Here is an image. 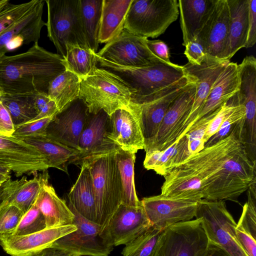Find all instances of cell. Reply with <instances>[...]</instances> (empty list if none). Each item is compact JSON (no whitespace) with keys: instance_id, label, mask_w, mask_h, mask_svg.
Listing matches in <instances>:
<instances>
[{"instance_id":"obj_48","label":"cell","mask_w":256,"mask_h":256,"mask_svg":"<svg viewBox=\"0 0 256 256\" xmlns=\"http://www.w3.org/2000/svg\"><path fill=\"white\" fill-rule=\"evenodd\" d=\"M184 46V54L188 63L194 66L201 65L207 56L202 45L196 39L188 42Z\"/></svg>"},{"instance_id":"obj_29","label":"cell","mask_w":256,"mask_h":256,"mask_svg":"<svg viewBox=\"0 0 256 256\" xmlns=\"http://www.w3.org/2000/svg\"><path fill=\"white\" fill-rule=\"evenodd\" d=\"M186 136L176 140L164 150H154L146 152L144 166L157 174L166 176L172 168L190 156Z\"/></svg>"},{"instance_id":"obj_9","label":"cell","mask_w":256,"mask_h":256,"mask_svg":"<svg viewBox=\"0 0 256 256\" xmlns=\"http://www.w3.org/2000/svg\"><path fill=\"white\" fill-rule=\"evenodd\" d=\"M208 244L200 218L180 222L165 229L156 256H202Z\"/></svg>"},{"instance_id":"obj_50","label":"cell","mask_w":256,"mask_h":256,"mask_svg":"<svg viewBox=\"0 0 256 256\" xmlns=\"http://www.w3.org/2000/svg\"><path fill=\"white\" fill-rule=\"evenodd\" d=\"M146 45L150 52L158 58L167 64H172L170 60V52L168 46L164 42L160 40H146Z\"/></svg>"},{"instance_id":"obj_41","label":"cell","mask_w":256,"mask_h":256,"mask_svg":"<svg viewBox=\"0 0 256 256\" xmlns=\"http://www.w3.org/2000/svg\"><path fill=\"white\" fill-rule=\"evenodd\" d=\"M23 214L18 208L2 199L0 203V236L12 234Z\"/></svg>"},{"instance_id":"obj_28","label":"cell","mask_w":256,"mask_h":256,"mask_svg":"<svg viewBox=\"0 0 256 256\" xmlns=\"http://www.w3.org/2000/svg\"><path fill=\"white\" fill-rule=\"evenodd\" d=\"M230 12L228 38L223 59L230 60L245 47L248 32L249 0H226Z\"/></svg>"},{"instance_id":"obj_37","label":"cell","mask_w":256,"mask_h":256,"mask_svg":"<svg viewBox=\"0 0 256 256\" xmlns=\"http://www.w3.org/2000/svg\"><path fill=\"white\" fill-rule=\"evenodd\" d=\"M34 93L0 94V101L8 112L14 126L31 121L38 116Z\"/></svg>"},{"instance_id":"obj_57","label":"cell","mask_w":256,"mask_h":256,"mask_svg":"<svg viewBox=\"0 0 256 256\" xmlns=\"http://www.w3.org/2000/svg\"></svg>"},{"instance_id":"obj_38","label":"cell","mask_w":256,"mask_h":256,"mask_svg":"<svg viewBox=\"0 0 256 256\" xmlns=\"http://www.w3.org/2000/svg\"><path fill=\"white\" fill-rule=\"evenodd\" d=\"M63 64L66 70L74 74L80 80L92 74L97 67L95 54L89 48L80 46L68 48Z\"/></svg>"},{"instance_id":"obj_14","label":"cell","mask_w":256,"mask_h":256,"mask_svg":"<svg viewBox=\"0 0 256 256\" xmlns=\"http://www.w3.org/2000/svg\"><path fill=\"white\" fill-rule=\"evenodd\" d=\"M151 227L142 204L135 207L122 204L100 232V236L108 246L126 245Z\"/></svg>"},{"instance_id":"obj_11","label":"cell","mask_w":256,"mask_h":256,"mask_svg":"<svg viewBox=\"0 0 256 256\" xmlns=\"http://www.w3.org/2000/svg\"><path fill=\"white\" fill-rule=\"evenodd\" d=\"M148 39L124 29L96 54L106 60L124 66H142L164 63L148 49L146 45Z\"/></svg>"},{"instance_id":"obj_47","label":"cell","mask_w":256,"mask_h":256,"mask_svg":"<svg viewBox=\"0 0 256 256\" xmlns=\"http://www.w3.org/2000/svg\"><path fill=\"white\" fill-rule=\"evenodd\" d=\"M236 232L238 240L248 256H256V240L242 221L236 223Z\"/></svg>"},{"instance_id":"obj_8","label":"cell","mask_w":256,"mask_h":256,"mask_svg":"<svg viewBox=\"0 0 256 256\" xmlns=\"http://www.w3.org/2000/svg\"><path fill=\"white\" fill-rule=\"evenodd\" d=\"M195 218L201 220L209 242L220 246L230 256H248L238 240L236 223L224 200L202 199Z\"/></svg>"},{"instance_id":"obj_42","label":"cell","mask_w":256,"mask_h":256,"mask_svg":"<svg viewBox=\"0 0 256 256\" xmlns=\"http://www.w3.org/2000/svg\"><path fill=\"white\" fill-rule=\"evenodd\" d=\"M245 116V108L243 104L235 102L232 111L222 123L218 132L206 142L205 146L216 143L226 138L234 126Z\"/></svg>"},{"instance_id":"obj_49","label":"cell","mask_w":256,"mask_h":256,"mask_svg":"<svg viewBox=\"0 0 256 256\" xmlns=\"http://www.w3.org/2000/svg\"><path fill=\"white\" fill-rule=\"evenodd\" d=\"M256 42V0H249L248 32L245 48L252 47Z\"/></svg>"},{"instance_id":"obj_1","label":"cell","mask_w":256,"mask_h":256,"mask_svg":"<svg viewBox=\"0 0 256 256\" xmlns=\"http://www.w3.org/2000/svg\"><path fill=\"white\" fill-rule=\"evenodd\" d=\"M64 58L34 43L26 52L0 58V94H48L50 82L66 70Z\"/></svg>"},{"instance_id":"obj_22","label":"cell","mask_w":256,"mask_h":256,"mask_svg":"<svg viewBox=\"0 0 256 256\" xmlns=\"http://www.w3.org/2000/svg\"><path fill=\"white\" fill-rule=\"evenodd\" d=\"M110 131L108 137L114 144L134 154L144 150V139L136 111L118 109L110 116Z\"/></svg>"},{"instance_id":"obj_5","label":"cell","mask_w":256,"mask_h":256,"mask_svg":"<svg viewBox=\"0 0 256 256\" xmlns=\"http://www.w3.org/2000/svg\"><path fill=\"white\" fill-rule=\"evenodd\" d=\"M48 36L64 58L73 46L89 48L84 34L80 0H46Z\"/></svg>"},{"instance_id":"obj_32","label":"cell","mask_w":256,"mask_h":256,"mask_svg":"<svg viewBox=\"0 0 256 256\" xmlns=\"http://www.w3.org/2000/svg\"><path fill=\"white\" fill-rule=\"evenodd\" d=\"M37 148L46 158L50 168H54L67 172L66 164L78 154V151L69 148L46 136H38L20 139Z\"/></svg>"},{"instance_id":"obj_21","label":"cell","mask_w":256,"mask_h":256,"mask_svg":"<svg viewBox=\"0 0 256 256\" xmlns=\"http://www.w3.org/2000/svg\"><path fill=\"white\" fill-rule=\"evenodd\" d=\"M76 230V226L72 224L46 228L25 236L3 235L0 236V246L12 256H31Z\"/></svg>"},{"instance_id":"obj_25","label":"cell","mask_w":256,"mask_h":256,"mask_svg":"<svg viewBox=\"0 0 256 256\" xmlns=\"http://www.w3.org/2000/svg\"><path fill=\"white\" fill-rule=\"evenodd\" d=\"M48 176L44 180L34 203L44 218L46 228L72 224L74 214L48 184Z\"/></svg>"},{"instance_id":"obj_15","label":"cell","mask_w":256,"mask_h":256,"mask_svg":"<svg viewBox=\"0 0 256 256\" xmlns=\"http://www.w3.org/2000/svg\"><path fill=\"white\" fill-rule=\"evenodd\" d=\"M200 200L172 198L160 194L144 198L140 201L152 227L165 229L170 225L193 220Z\"/></svg>"},{"instance_id":"obj_6","label":"cell","mask_w":256,"mask_h":256,"mask_svg":"<svg viewBox=\"0 0 256 256\" xmlns=\"http://www.w3.org/2000/svg\"><path fill=\"white\" fill-rule=\"evenodd\" d=\"M179 15L177 0H132L124 29L154 38L163 34Z\"/></svg>"},{"instance_id":"obj_24","label":"cell","mask_w":256,"mask_h":256,"mask_svg":"<svg viewBox=\"0 0 256 256\" xmlns=\"http://www.w3.org/2000/svg\"><path fill=\"white\" fill-rule=\"evenodd\" d=\"M239 85L238 64L230 61L212 84L195 123L210 114L232 98L238 91Z\"/></svg>"},{"instance_id":"obj_40","label":"cell","mask_w":256,"mask_h":256,"mask_svg":"<svg viewBox=\"0 0 256 256\" xmlns=\"http://www.w3.org/2000/svg\"><path fill=\"white\" fill-rule=\"evenodd\" d=\"M46 228L44 218L34 204L22 216L18 226L12 234L21 236L40 232Z\"/></svg>"},{"instance_id":"obj_17","label":"cell","mask_w":256,"mask_h":256,"mask_svg":"<svg viewBox=\"0 0 256 256\" xmlns=\"http://www.w3.org/2000/svg\"><path fill=\"white\" fill-rule=\"evenodd\" d=\"M88 110L79 98L56 114L49 123L46 136L69 148L78 151V144L84 128Z\"/></svg>"},{"instance_id":"obj_31","label":"cell","mask_w":256,"mask_h":256,"mask_svg":"<svg viewBox=\"0 0 256 256\" xmlns=\"http://www.w3.org/2000/svg\"><path fill=\"white\" fill-rule=\"evenodd\" d=\"M68 198L69 202L78 214L96 223L94 195L91 176L86 166H80V173L68 194Z\"/></svg>"},{"instance_id":"obj_2","label":"cell","mask_w":256,"mask_h":256,"mask_svg":"<svg viewBox=\"0 0 256 256\" xmlns=\"http://www.w3.org/2000/svg\"><path fill=\"white\" fill-rule=\"evenodd\" d=\"M97 65L115 74L132 90V102L148 100L189 76L184 66L158 63L142 66H124L106 60L95 54Z\"/></svg>"},{"instance_id":"obj_58","label":"cell","mask_w":256,"mask_h":256,"mask_svg":"<svg viewBox=\"0 0 256 256\" xmlns=\"http://www.w3.org/2000/svg\"></svg>"},{"instance_id":"obj_34","label":"cell","mask_w":256,"mask_h":256,"mask_svg":"<svg viewBox=\"0 0 256 256\" xmlns=\"http://www.w3.org/2000/svg\"><path fill=\"white\" fill-rule=\"evenodd\" d=\"M80 78L74 74L65 70L54 78L49 84L48 94L57 106L58 112L66 109L78 98Z\"/></svg>"},{"instance_id":"obj_33","label":"cell","mask_w":256,"mask_h":256,"mask_svg":"<svg viewBox=\"0 0 256 256\" xmlns=\"http://www.w3.org/2000/svg\"><path fill=\"white\" fill-rule=\"evenodd\" d=\"M114 158L120 180L122 204L135 207L140 206L141 201L137 196L134 184L136 154L118 147L114 152Z\"/></svg>"},{"instance_id":"obj_13","label":"cell","mask_w":256,"mask_h":256,"mask_svg":"<svg viewBox=\"0 0 256 256\" xmlns=\"http://www.w3.org/2000/svg\"><path fill=\"white\" fill-rule=\"evenodd\" d=\"M110 116L103 110L88 112L78 144V154L70 162L80 166L94 158L115 151L118 146L108 137Z\"/></svg>"},{"instance_id":"obj_53","label":"cell","mask_w":256,"mask_h":256,"mask_svg":"<svg viewBox=\"0 0 256 256\" xmlns=\"http://www.w3.org/2000/svg\"><path fill=\"white\" fill-rule=\"evenodd\" d=\"M202 256H230L220 246L208 242V247Z\"/></svg>"},{"instance_id":"obj_56","label":"cell","mask_w":256,"mask_h":256,"mask_svg":"<svg viewBox=\"0 0 256 256\" xmlns=\"http://www.w3.org/2000/svg\"><path fill=\"white\" fill-rule=\"evenodd\" d=\"M10 170H9L8 169L0 166V174H10Z\"/></svg>"},{"instance_id":"obj_45","label":"cell","mask_w":256,"mask_h":256,"mask_svg":"<svg viewBox=\"0 0 256 256\" xmlns=\"http://www.w3.org/2000/svg\"><path fill=\"white\" fill-rule=\"evenodd\" d=\"M52 118L36 120L15 126L12 136L22 139L28 136H46L47 127Z\"/></svg>"},{"instance_id":"obj_52","label":"cell","mask_w":256,"mask_h":256,"mask_svg":"<svg viewBox=\"0 0 256 256\" xmlns=\"http://www.w3.org/2000/svg\"><path fill=\"white\" fill-rule=\"evenodd\" d=\"M31 256H80L66 250L54 247H48L42 250Z\"/></svg>"},{"instance_id":"obj_51","label":"cell","mask_w":256,"mask_h":256,"mask_svg":"<svg viewBox=\"0 0 256 256\" xmlns=\"http://www.w3.org/2000/svg\"><path fill=\"white\" fill-rule=\"evenodd\" d=\"M14 131V125L11 116L0 101V134L12 136Z\"/></svg>"},{"instance_id":"obj_30","label":"cell","mask_w":256,"mask_h":256,"mask_svg":"<svg viewBox=\"0 0 256 256\" xmlns=\"http://www.w3.org/2000/svg\"><path fill=\"white\" fill-rule=\"evenodd\" d=\"M132 0H103L98 36L99 43H107L124 30Z\"/></svg>"},{"instance_id":"obj_39","label":"cell","mask_w":256,"mask_h":256,"mask_svg":"<svg viewBox=\"0 0 256 256\" xmlns=\"http://www.w3.org/2000/svg\"><path fill=\"white\" fill-rule=\"evenodd\" d=\"M165 229L150 228L126 244L122 256H156Z\"/></svg>"},{"instance_id":"obj_54","label":"cell","mask_w":256,"mask_h":256,"mask_svg":"<svg viewBox=\"0 0 256 256\" xmlns=\"http://www.w3.org/2000/svg\"><path fill=\"white\" fill-rule=\"evenodd\" d=\"M10 4L9 0H0V14Z\"/></svg>"},{"instance_id":"obj_23","label":"cell","mask_w":256,"mask_h":256,"mask_svg":"<svg viewBox=\"0 0 256 256\" xmlns=\"http://www.w3.org/2000/svg\"><path fill=\"white\" fill-rule=\"evenodd\" d=\"M44 0H38L26 14L0 34V58L6 55L10 44L13 48L18 44L38 42L42 28L46 25L42 18Z\"/></svg>"},{"instance_id":"obj_27","label":"cell","mask_w":256,"mask_h":256,"mask_svg":"<svg viewBox=\"0 0 256 256\" xmlns=\"http://www.w3.org/2000/svg\"><path fill=\"white\" fill-rule=\"evenodd\" d=\"M216 0H178L183 46L196 40L208 19Z\"/></svg>"},{"instance_id":"obj_19","label":"cell","mask_w":256,"mask_h":256,"mask_svg":"<svg viewBox=\"0 0 256 256\" xmlns=\"http://www.w3.org/2000/svg\"><path fill=\"white\" fill-rule=\"evenodd\" d=\"M229 26L230 12L226 0H216L196 38L208 56L224 60Z\"/></svg>"},{"instance_id":"obj_35","label":"cell","mask_w":256,"mask_h":256,"mask_svg":"<svg viewBox=\"0 0 256 256\" xmlns=\"http://www.w3.org/2000/svg\"><path fill=\"white\" fill-rule=\"evenodd\" d=\"M240 85L235 94L236 102L242 104L246 113H256V58L245 57L238 64Z\"/></svg>"},{"instance_id":"obj_7","label":"cell","mask_w":256,"mask_h":256,"mask_svg":"<svg viewBox=\"0 0 256 256\" xmlns=\"http://www.w3.org/2000/svg\"><path fill=\"white\" fill-rule=\"evenodd\" d=\"M256 162L242 146L225 161L204 199L236 202L256 180Z\"/></svg>"},{"instance_id":"obj_44","label":"cell","mask_w":256,"mask_h":256,"mask_svg":"<svg viewBox=\"0 0 256 256\" xmlns=\"http://www.w3.org/2000/svg\"><path fill=\"white\" fill-rule=\"evenodd\" d=\"M256 180L248 189V200L242 207L240 218L256 238Z\"/></svg>"},{"instance_id":"obj_55","label":"cell","mask_w":256,"mask_h":256,"mask_svg":"<svg viewBox=\"0 0 256 256\" xmlns=\"http://www.w3.org/2000/svg\"><path fill=\"white\" fill-rule=\"evenodd\" d=\"M10 178V174H0V188Z\"/></svg>"},{"instance_id":"obj_46","label":"cell","mask_w":256,"mask_h":256,"mask_svg":"<svg viewBox=\"0 0 256 256\" xmlns=\"http://www.w3.org/2000/svg\"><path fill=\"white\" fill-rule=\"evenodd\" d=\"M234 104L235 102H230L228 100L215 111L213 117L208 126L204 136L206 144L212 136L218 132L222 123L232 111Z\"/></svg>"},{"instance_id":"obj_20","label":"cell","mask_w":256,"mask_h":256,"mask_svg":"<svg viewBox=\"0 0 256 256\" xmlns=\"http://www.w3.org/2000/svg\"><path fill=\"white\" fill-rule=\"evenodd\" d=\"M230 61L219 60L207 55L200 66L192 65L188 62L184 66L188 72L195 76L196 88L191 110L180 131L177 139L184 136L194 124L212 84Z\"/></svg>"},{"instance_id":"obj_16","label":"cell","mask_w":256,"mask_h":256,"mask_svg":"<svg viewBox=\"0 0 256 256\" xmlns=\"http://www.w3.org/2000/svg\"><path fill=\"white\" fill-rule=\"evenodd\" d=\"M0 166L12 171L18 177L50 168L46 159L37 148L13 136L0 134Z\"/></svg>"},{"instance_id":"obj_26","label":"cell","mask_w":256,"mask_h":256,"mask_svg":"<svg viewBox=\"0 0 256 256\" xmlns=\"http://www.w3.org/2000/svg\"><path fill=\"white\" fill-rule=\"evenodd\" d=\"M48 176L46 170L29 180L26 176L14 180L10 178L0 188L1 198L24 214L34 202L44 180Z\"/></svg>"},{"instance_id":"obj_36","label":"cell","mask_w":256,"mask_h":256,"mask_svg":"<svg viewBox=\"0 0 256 256\" xmlns=\"http://www.w3.org/2000/svg\"><path fill=\"white\" fill-rule=\"evenodd\" d=\"M103 0H80L82 30L89 49L98 52Z\"/></svg>"},{"instance_id":"obj_3","label":"cell","mask_w":256,"mask_h":256,"mask_svg":"<svg viewBox=\"0 0 256 256\" xmlns=\"http://www.w3.org/2000/svg\"><path fill=\"white\" fill-rule=\"evenodd\" d=\"M132 92L118 77L96 67L93 74L80 80L79 98L88 112L96 114L103 110L110 116L118 109L134 110Z\"/></svg>"},{"instance_id":"obj_4","label":"cell","mask_w":256,"mask_h":256,"mask_svg":"<svg viewBox=\"0 0 256 256\" xmlns=\"http://www.w3.org/2000/svg\"><path fill=\"white\" fill-rule=\"evenodd\" d=\"M116 150L80 165L87 166L91 176L96 204V223L100 227L101 232L122 204V187L114 158Z\"/></svg>"},{"instance_id":"obj_18","label":"cell","mask_w":256,"mask_h":256,"mask_svg":"<svg viewBox=\"0 0 256 256\" xmlns=\"http://www.w3.org/2000/svg\"><path fill=\"white\" fill-rule=\"evenodd\" d=\"M188 72L189 76L187 78L162 93L155 96L150 100L139 103L132 102L138 110L144 145L156 136L164 117L172 102L194 80V76Z\"/></svg>"},{"instance_id":"obj_43","label":"cell","mask_w":256,"mask_h":256,"mask_svg":"<svg viewBox=\"0 0 256 256\" xmlns=\"http://www.w3.org/2000/svg\"><path fill=\"white\" fill-rule=\"evenodd\" d=\"M38 0L17 4H10L0 14V34L30 12Z\"/></svg>"},{"instance_id":"obj_10","label":"cell","mask_w":256,"mask_h":256,"mask_svg":"<svg viewBox=\"0 0 256 256\" xmlns=\"http://www.w3.org/2000/svg\"><path fill=\"white\" fill-rule=\"evenodd\" d=\"M194 76V80L182 90L171 104L156 136L144 145L146 152L154 150H165L178 138L180 131L191 110L194 102L196 85V78Z\"/></svg>"},{"instance_id":"obj_12","label":"cell","mask_w":256,"mask_h":256,"mask_svg":"<svg viewBox=\"0 0 256 256\" xmlns=\"http://www.w3.org/2000/svg\"><path fill=\"white\" fill-rule=\"evenodd\" d=\"M74 216L73 224L76 230L56 240L50 247L62 248L80 256H108L114 247L106 245L100 236V227L86 219L70 202Z\"/></svg>"}]
</instances>
